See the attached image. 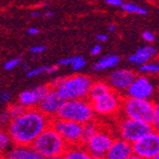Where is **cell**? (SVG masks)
<instances>
[{
  "label": "cell",
  "instance_id": "cell-1",
  "mask_svg": "<svg viewBox=\"0 0 159 159\" xmlns=\"http://www.w3.org/2000/svg\"><path fill=\"white\" fill-rule=\"evenodd\" d=\"M50 118L37 108L26 109L20 116L12 118L7 126L13 146H31L34 140L46 128L49 127Z\"/></svg>",
  "mask_w": 159,
  "mask_h": 159
},
{
  "label": "cell",
  "instance_id": "cell-2",
  "mask_svg": "<svg viewBox=\"0 0 159 159\" xmlns=\"http://www.w3.org/2000/svg\"><path fill=\"white\" fill-rule=\"evenodd\" d=\"M119 115L130 119L147 122L154 129H158L159 108L157 103L148 99H137L124 96Z\"/></svg>",
  "mask_w": 159,
  "mask_h": 159
},
{
  "label": "cell",
  "instance_id": "cell-3",
  "mask_svg": "<svg viewBox=\"0 0 159 159\" xmlns=\"http://www.w3.org/2000/svg\"><path fill=\"white\" fill-rule=\"evenodd\" d=\"M93 79L86 75H72L69 77H59L51 82L50 87L55 88L64 100L88 98Z\"/></svg>",
  "mask_w": 159,
  "mask_h": 159
},
{
  "label": "cell",
  "instance_id": "cell-4",
  "mask_svg": "<svg viewBox=\"0 0 159 159\" xmlns=\"http://www.w3.org/2000/svg\"><path fill=\"white\" fill-rule=\"evenodd\" d=\"M31 147L38 155L43 158L56 159L64 154L68 145L57 134V131L49 126L34 139Z\"/></svg>",
  "mask_w": 159,
  "mask_h": 159
},
{
  "label": "cell",
  "instance_id": "cell-5",
  "mask_svg": "<svg viewBox=\"0 0 159 159\" xmlns=\"http://www.w3.org/2000/svg\"><path fill=\"white\" fill-rule=\"evenodd\" d=\"M56 117L84 125L86 122L95 119L96 115L89 99L85 98L64 100Z\"/></svg>",
  "mask_w": 159,
  "mask_h": 159
},
{
  "label": "cell",
  "instance_id": "cell-6",
  "mask_svg": "<svg viewBox=\"0 0 159 159\" xmlns=\"http://www.w3.org/2000/svg\"><path fill=\"white\" fill-rule=\"evenodd\" d=\"M124 96L115 90L100 95L98 97L89 99L96 116L114 117L119 115Z\"/></svg>",
  "mask_w": 159,
  "mask_h": 159
},
{
  "label": "cell",
  "instance_id": "cell-7",
  "mask_svg": "<svg viewBox=\"0 0 159 159\" xmlns=\"http://www.w3.org/2000/svg\"><path fill=\"white\" fill-rule=\"evenodd\" d=\"M152 129H154L152 126L147 122L130 119V118H126L122 116L119 117L118 122H117L118 137L130 143L140 139L141 137L150 133Z\"/></svg>",
  "mask_w": 159,
  "mask_h": 159
},
{
  "label": "cell",
  "instance_id": "cell-8",
  "mask_svg": "<svg viewBox=\"0 0 159 159\" xmlns=\"http://www.w3.org/2000/svg\"><path fill=\"white\" fill-rule=\"evenodd\" d=\"M55 131H57L68 146L74 145H82V125L71 120L61 119V118H52L49 124Z\"/></svg>",
  "mask_w": 159,
  "mask_h": 159
},
{
  "label": "cell",
  "instance_id": "cell-9",
  "mask_svg": "<svg viewBox=\"0 0 159 159\" xmlns=\"http://www.w3.org/2000/svg\"><path fill=\"white\" fill-rule=\"evenodd\" d=\"M115 137L107 127L101 126L100 129L82 143L93 159H103L107 150L114 141Z\"/></svg>",
  "mask_w": 159,
  "mask_h": 159
},
{
  "label": "cell",
  "instance_id": "cell-10",
  "mask_svg": "<svg viewBox=\"0 0 159 159\" xmlns=\"http://www.w3.org/2000/svg\"><path fill=\"white\" fill-rule=\"evenodd\" d=\"M133 154L143 159H151L159 155V134L156 129L131 143Z\"/></svg>",
  "mask_w": 159,
  "mask_h": 159
},
{
  "label": "cell",
  "instance_id": "cell-11",
  "mask_svg": "<svg viewBox=\"0 0 159 159\" xmlns=\"http://www.w3.org/2000/svg\"><path fill=\"white\" fill-rule=\"evenodd\" d=\"M62 102H64V98L60 96V93L55 88L49 86V89L41 97V99L39 100L36 108L40 112H43L45 116H47L48 118L52 119V118L56 117Z\"/></svg>",
  "mask_w": 159,
  "mask_h": 159
},
{
  "label": "cell",
  "instance_id": "cell-12",
  "mask_svg": "<svg viewBox=\"0 0 159 159\" xmlns=\"http://www.w3.org/2000/svg\"><path fill=\"white\" fill-rule=\"evenodd\" d=\"M155 87L152 85L151 80L147 77L146 75L136 76L134 81L130 84V86L125 91L126 97L137 99H148L150 100L151 97L154 96Z\"/></svg>",
  "mask_w": 159,
  "mask_h": 159
},
{
  "label": "cell",
  "instance_id": "cell-13",
  "mask_svg": "<svg viewBox=\"0 0 159 159\" xmlns=\"http://www.w3.org/2000/svg\"><path fill=\"white\" fill-rule=\"evenodd\" d=\"M136 76L137 75L135 74V71L130 70V69H117V70H114L111 74L109 75L107 84L110 86L112 90L121 93L127 90V88L134 81Z\"/></svg>",
  "mask_w": 159,
  "mask_h": 159
},
{
  "label": "cell",
  "instance_id": "cell-14",
  "mask_svg": "<svg viewBox=\"0 0 159 159\" xmlns=\"http://www.w3.org/2000/svg\"><path fill=\"white\" fill-rule=\"evenodd\" d=\"M49 89V85H40L37 87H34L31 89L24 90L18 97V102L21 103L26 109L36 108L46 91Z\"/></svg>",
  "mask_w": 159,
  "mask_h": 159
},
{
  "label": "cell",
  "instance_id": "cell-15",
  "mask_svg": "<svg viewBox=\"0 0 159 159\" xmlns=\"http://www.w3.org/2000/svg\"><path fill=\"white\" fill-rule=\"evenodd\" d=\"M130 155H133L131 143L119 137H115L103 159H127Z\"/></svg>",
  "mask_w": 159,
  "mask_h": 159
},
{
  "label": "cell",
  "instance_id": "cell-16",
  "mask_svg": "<svg viewBox=\"0 0 159 159\" xmlns=\"http://www.w3.org/2000/svg\"><path fill=\"white\" fill-rule=\"evenodd\" d=\"M156 48L154 46H143L140 47L135 53L130 55L128 60L134 65H143L148 61H151V59L156 56Z\"/></svg>",
  "mask_w": 159,
  "mask_h": 159
},
{
  "label": "cell",
  "instance_id": "cell-17",
  "mask_svg": "<svg viewBox=\"0 0 159 159\" xmlns=\"http://www.w3.org/2000/svg\"><path fill=\"white\" fill-rule=\"evenodd\" d=\"M6 155L18 159H43L32 149L31 146H12Z\"/></svg>",
  "mask_w": 159,
  "mask_h": 159
},
{
  "label": "cell",
  "instance_id": "cell-18",
  "mask_svg": "<svg viewBox=\"0 0 159 159\" xmlns=\"http://www.w3.org/2000/svg\"><path fill=\"white\" fill-rule=\"evenodd\" d=\"M59 159H93L84 145H74L68 146L64 151V154L59 157Z\"/></svg>",
  "mask_w": 159,
  "mask_h": 159
},
{
  "label": "cell",
  "instance_id": "cell-19",
  "mask_svg": "<svg viewBox=\"0 0 159 159\" xmlns=\"http://www.w3.org/2000/svg\"><path fill=\"white\" fill-rule=\"evenodd\" d=\"M119 57L116 55H109V56L102 57L99 59L95 65H93V71H101V70H106V69H110L116 67L119 64Z\"/></svg>",
  "mask_w": 159,
  "mask_h": 159
},
{
  "label": "cell",
  "instance_id": "cell-20",
  "mask_svg": "<svg viewBox=\"0 0 159 159\" xmlns=\"http://www.w3.org/2000/svg\"><path fill=\"white\" fill-rule=\"evenodd\" d=\"M100 127L101 126L97 118L84 124V125H82V143H85L87 139H89L93 135H95V134L100 129Z\"/></svg>",
  "mask_w": 159,
  "mask_h": 159
},
{
  "label": "cell",
  "instance_id": "cell-21",
  "mask_svg": "<svg viewBox=\"0 0 159 159\" xmlns=\"http://www.w3.org/2000/svg\"><path fill=\"white\" fill-rule=\"evenodd\" d=\"M109 90H111V88H110V86L106 81H93L90 87V90H89L88 99L98 97V96L108 93Z\"/></svg>",
  "mask_w": 159,
  "mask_h": 159
},
{
  "label": "cell",
  "instance_id": "cell-22",
  "mask_svg": "<svg viewBox=\"0 0 159 159\" xmlns=\"http://www.w3.org/2000/svg\"><path fill=\"white\" fill-rule=\"evenodd\" d=\"M12 146V141H11L10 136H9L7 129L0 128V157L7 154Z\"/></svg>",
  "mask_w": 159,
  "mask_h": 159
},
{
  "label": "cell",
  "instance_id": "cell-23",
  "mask_svg": "<svg viewBox=\"0 0 159 159\" xmlns=\"http://www.w3.org/2000/svg\"><path fill=\"white\" fill-rule=\"evenodd\" d=\"M121 9L125 12L128 13H136V15H141V16H145L147 15V9L146 8H143L140 6L135 5V3H130V2H122V5L120 6Z\"/></svg>",
  "mask_w": 159,
  "mask_h": 159
},
{
  "label": "cell",
  "instance_id": "cell-24",
  "mask_svg": "<svg viewBox=\"0 0 159 159\" xmlns=\"http://www.w3.org/2000/svg\"><path fill=\"white\" fill-rule=\"evenodd\" d=\"M25 110H26V108L22 106L21 103H19L18 101H17V102H12V103H10V105H8V107H7V109H6V111L8 112V115L10 116L11 119H12V118H16V117H18V116H20V115H21Z\"/></svg>",
  "mask_w": 159,
  "mask_h": 159
},
{
  "label": "cell",
  "instance_id": "cell-25",
  "mask_svg": "<svg viewBox=\"0 0 159 159\" xmlns=\"http://www.w3.org/2000/svg\"><path fill=\"white\" fill-rule=\"evenodd\" d=\"M140 71L143 72V75H149V74H157L158 72L159 66L157 62H154V61H148L146 64L140 65L139 67Z\"/></svg>",
  "mask_w": 159,
  "mask_h": 159
},
{
  "label": "cell",
  "instance_id": "cell-26",
  "mask_svg": "<svg viewBox=\"0 0 159 159\" xmlns=\"http://www.w3.org/2000/svg\"><path fill=\"white\" fill-rule=\"evenodd\" d=\"M46 69H47V66H40V67H37V68L29 69V70H27L26 76L28 78L37 77V76H40V75L45 74V72H46Z\"/></svg>",
  "mask_w": 159,
  "mask_h": 159
},
{
  "label": "cell",
  "instance_id": "cell-27",
  "mask_svg": "<svg viewBox=\"0 0 159 159\" xmlns=\"http://www.w3.org/2000/svg\"><path fill=\"white\" fill-rule=\"evenodd\" d=\"M86 65H87V62H86L85 58L81 56H78L77 59L75 60V62L71 65V67L75 71H79V70H81L82 68H85Z\"/></svg>",
  "mask_w": 159,
  "mask_h": 159
},
{
  "label": "cell",
  "instance_id": "cell-28",
  "mask_svg": "<svg viewBox=\"0 0 159 159\" xmlns=\"http://www.w3.org/2000/svg\"><path fill=\"white\" fill-rule=\"evenodd\" d=\"M21 62H22V59L20 58V57H19V58H12L5 64V69L6 70H12V69H15L17 66H19Z\"/></svg>",
  "mask_w": 159,
  "mask_h": 159
},
{
  "label": "cell",
  "instance_id": "cell-29",
  "mask_svg": "<svg viewBox=\"0 0 159 159\" xmlns=\"http://www.w3.org/2000/svg\"><path fill=\"white\" fill-rule=\"evenodd\" d=\"M11 118L7 111H3L0 114V128H7L8 124L10 122Z\"/></svg>",
  "mask_w": 159,
  "mask_h": 159
},
{
  "label": "cell",
  "instance_id": "cell-30",
  "mask_svg": "<svg viewBox=\"0 0 159 159\" xmlns=\"http://www.w3.org/2000/svg\"><path fill=\"white\" fill-rule=\"evenodd\" d=\"M143 39L146 41V43H154V40H155V34L154 32H151L149 31V30H145V31L143 32Z\"/></svg>",
  "mask_w": 159,
  "mask_h": 159
},
{
  "label": "cell",
  "instance_id": "cell-31",
  "mask_svg": "<svg viewBox=\"0 0 159 159\" xmlns=\"http://www.w3.org/2000/svg\"><path fill=\"white\" fill-rule=\"evenodd\" d=\"M78 56H74V57H68V58H64L59 60V66H71L75 62V60L77 59Z\"/></svg>",
  "mask_w": 159,
  "mask_h": 159
},
{
  "label": "cell",
  "instance_id": "cell-32",
  "mask_svg": "<svg viewBox=\"0 0 159 159\" xmlns=\"http://www.w3.org/2000/svg\"><path fill=\"white\" fill-rule=\"evenodd\" d=\"M46 50V47L43 45H39V46H32L30 47V52L34 53V55H39V53L43 52Z\"/></svg>",
  "mask_w": 159,
  "mask_h": 159
},
{
  "label": "cell",
  "instance_id": "cell-33",
  "mask_svg": "<svg viewBox=\"0 0 159 159\" xmlns=\"http://www.w3.org/2000/svg\"><path fill=\"white\" fill-rule=\"evenodd\" d=\"M10 99H11V95L8 91H2V93H0V101L1 102L8 103L10 101Z\"/></svg>",
  "mask_w": 159,
  "mask_h": 159
},
{
  "label": "cell",
  "instance_id": "cell-34",
  "mask_svg": "<svg viewBox=\"0 0 159 159\" xmlns=\"http://www.w3.org/2000/svg\"><path fill=\"white\" fill-rule=\"evenodd\" d=\"M101 49H102V48H101V46L99 45V43L98 45H95L90 49V53L93 55V56H97V55H99V53L101 52Z\"/></svg>",
  "mask_w": 159,
  "mask_h": 159
},
{
  "label": "cell",
  "instance_id": "cell-35",
  "mask_svg": "<svg viewBox=\"0 0 159 159\" xmlns=\"http://www.w3.org/2000/svg\"><path fill=\"white\" fill-rule=\"evenodd\" d=\"M59 69V65H51V66H47V69H46V74H53V72L58 71Z\"/></svg>",
  "mask_w": 159,
  "mask_h": 159
},
{
  "label": "cell",
  "instance_id": "cell-36",
  "mask_svg": "<svg viewBox=\"0 0 159 159\" xmlns=\"http://www.w3.org/2000/svg\"><path fill=\"white\" fill-rule=\"evenodd\" d=\"M122 0H106V3L112 7H120L122 5Z\"/></svg>",
  "mask_w": 159,
  "mask_h": 159
},
{
  "label": "cell",
  "instance_id": "cell-37",
  "mask_svg": "<svg viewBox=\"0 0 159 159\" xmlns=\"http://www.w3.org/2000/svg\"><path fill=\"white\" fill-rule=\"evenodd\" d=\"M96 39L98 40L99 43H105L108 40V34H96Z\"/></svg>",
  "mask_w": 159,
  "mask_h": 159
},
{
  "label": "cell",
  "instance_id": "cell-38",
  "mask_svg": "<svg viewBox=\"0 0 159 159\" xmlns=\"http://www.w3.org/2000/svg\"><path fill=\"white\" fill-rule=\"evenodd\" d=\"M27 32H28V34H30V36H34V34H39V29L36 28V27H31V28H28Z\"/></svg>",
  "mask_w": 159,
  "mask_h": 159
},
{
  "label": "cell",
  "instance_id": "cell-39",
  "mask_svg": "<svg viewBox=\"0 0 159 159\" xmlns=\"http://www.w3.org/2000/svg\"><path fill=\"white\" fill-rule=\"evenodd\" d=\"M53 16H55V12L51 10H46L43 12V17H46V18H52Z\"/></svg>",
  "mask_w": 159,
  "mask_h": 159
},
{
  "label": "cell",
  "instance_id": "cell-40",
  "mask_svg": "<svg viewBox=\"0 0 159 159\" xmlns=\"http://www.w3.org/2000/svg\"><path fill=\"white\" fill-rule=\"evenodd\" d=\"M30 16H31L32 18H38V17L41 16V13H40L39 11H37V10H34V11H31V13H30Z\"/></svg>",
  "mask_w": 159,
  "mask_h": 159
},
{
  "label": "cell",
  "instance_id": "cell-41",
  "mask_svg": "<svg viewBox=\"0 0 159 159\" xmlns=\"http://www.w3.org/2000/svg\"><path fill=\"white\" fill-rule=\"evenodd\" d=\"M108 30L110 32H115V31H116V26H115V25H109V26H108Z\"/></svg>",
  "mask_w": 159,
  "mask_h": 159
},
{
  "label": "cell",
  "instance_id": "cell-42",
  "mask_svg": "<svg viewBox=\"0 0 159 159\" xmlns=\"http://www.w3.org/2000/svg\"><path fill=\"white\" fill-rule=\"evenodd\" d=\"M127 159H143V158H141V157H139V156H137V155L133 154V155H130V156L128 157Z\"/></svg>",
  "mask_w": 159,
  "mask_h": 159
},
{
  "label": "cell",
  "instance_id": "cell-43",
  "mask_svg": "<svg viewBox=\"0 0 159 159\" xmlns=\"http://www.w3.org/2000/svg\"><path fill=\"white\" fill-rule=\"evenodd\" d=\"M1 159H18V158H15V157L8 156V155H3V156H1Z\"/></svg>",
  "mask_w": 159,
  "mask_h": 159
},
{
  "label": "cell",
  "instance_id": "cell-44",
  "mask_svg": "<svg viewBox=\"0 0 159 159\" xmlns=\"http://www.w3.org/2000/svg\"><path fill=\"white\" fill-rule=\"evenodd\" d=\"M22 68L26 69V70H29V66H28L27 64H22Z\"/></svg>",
  "mask_w": 159,
  "mask_h": 159
},
{
  "label": "cell",
  "instance_id": "cell-45",
  "mask_svg": "<svg viewBox=\"0 0 159 159\" xmlns=\"http://www.w3.org/2000/svg\"><path fill=\"white\" fill-rule=\"evenodd\" d=\"M151 159H159V155H158V156H155V157H152V158H151Z\"/></svg>",
  "mask_w": 159,
  "mask_h": 159
},
{
  "label": "cell",
  "instance_id": "cell-46",
  "mask_svg": "<svg viewBox=\"0 0 159 159\" xmlns=\"http://www.w3.org/2000/svg\"><path fill=\"white\" fill-rule=\"evenodd\" d=\"M0 159H1V157H0Z\"/></svg>",
  "mask_w": 159,
  "mask_h": 159
}]
</instances>
